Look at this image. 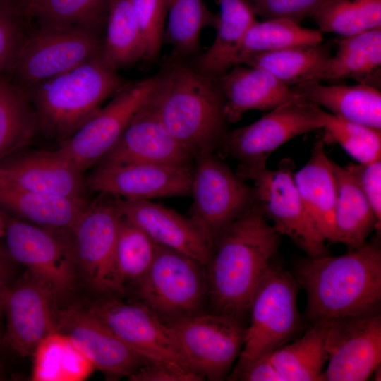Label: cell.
Returning a JSON list of instances; mask_svg holds the SVG:
<instances>
[{
	"label": "cell",
	"mask_w": 381,
	"mask_h": 381,
	"mask_svg": "<svg viewBox=\"0 0 381 381\" xmlns=\"http://www.w3.org/2000/svg\"><path fill=\"white\" fill-rule=\"evenodd\" d=\"M102 49L98 32L38 27L27 33L6 74L27 89L102 55Z\"/></svg>",
	"instance_id": "8"
},
{
	"label": "cell",
	"mask_w": 381,
	"mask_h": 381,
	"mask_svg": "<svg viewBox=\"0 0 381 381\" xmlns=\"http://www.w3.org/2000/svg\"><path fill=\"white\" fill-rule=\"evenodd\" d=\"M32 356L34 381H82L95 368L66 335L57 331L37 346Z\"/></svg>",
	"instance_id": "33"
},
{
	"label": "cell",
	"mask_w": 381,
	"mask_h": 381,
	"mask_svg": "<svg viewBox=\"0 0 381 381\" xmlns=\"http://www.w3.org/2000/svg\"><path fill=\"white\" fill-rule=\"evenodd\" d=\"M323 114L322 108L295 95L255 122L228 131L222 147L241 166H266L270 155L289 140L322 129Z\"/></svg>",
	"instance_id": "11"
},
{
	"label": "cell",
	"mask_w": 381,
	"mask_h": 381,
	"mask_svg": "<svg viewBox=\"0 0 381 381\" xmlns=\"http://www.w3.org/2000/svg\"><path fill=\"white\" fill-rule=\"evenodd\" d=\"M325 349L322 381L368 380L381 363L380 313L328 320Z\"/></svg>",
	"instance_id": "13"
},
{
	"label": "cell",
	"mask_w": 381,
	"mask_h": 381,
	"mask_svg": "<svg viewBox=\"0 0 381 381\" xmlns=\"http://www.w3.org/2000/svg\"><path fill=\"white\" fill-rule=\"evenodd\" d=\"M131 83L102 54L24 90L35 108L40 130L61 141Z\"/></svg>",
	"instance_id": "4"
},
{
	"label": "cell",
	"mask_w": 381,
	"mask_h": 381,
	"mask_svg": "<svg viewBox=\"0 0 381 381\" xmlns=\"http://www.w3.org/2000/svg\"><path fill=\"white\" fill-rule=\"evenodd\" d=\"M157 78L147 104L174 138L193 158L222 147L228 131L218 79L180 60Z\"/></svg>",
	"instance_id": "3"
},
{
	"label": "cell",
	"mask_w": 381,
	"mask_h": 381,
	"mask_svg": "<svg viewBox=\"0 0 381 381\" xmlns=\"http://www.w3.org/2000/svg\"><path fill=\"white\" fill-rule=\"evenodd\" d=\"M1 378V371H0V379Z\"/></svg>",
	"instance_id": "51"
},
{
	"label": "cell",
	"mask_w": 381,
	"mask_h": 381,
	"mask_svg": "<svg viewBox=\"0 0 381 381\" xmlns=\"http://www.w3.org/2000/svg\"><path fill=\"white\" fill-rule=\"evenodd\" d=\"M147 103L133 116L115 145L97 163L98 165L194 164L192 155L164 128Z\"/></svg>",
	"instance_id": "21"
},
{
	"label": "cell",
	"mask_w": 381,
	"mask_h": 381,
	"mask_svg": "<svg viewBox=\"0 0 381 381\" xmlns=\"http://www.w3.org/2000/svg\"><path fill=\"white\" fill-rule=\"evenodd\" d=\"M134 285L138 302L166 324L205 313L208 301L206 267L161 246L147 272Z\"/></svg>",
	"instance_id": "5"
},
{
	"label": "cell",
	"mask_w": 381,
	"mask_h": 381,
	"mask_svg": "<svg viewBox=\"0 0 381 381\" xmlns=\"http://www.w3.org/2000/svg\"><path fill=\"white\" fill-rule=\"evenodd\" d=\"M301 98L346 120L381 130L380 90L365 83L324 85L320 82L291 87Z\"/></svg>",
	"instance_id": "25"
},
{
	"label": "cell",
	"mask_w": 381,
	"mask_h": 381,
	"mask_svg": "<svg viewBox=\"0 0 381 381\" xmlns=\"http://www.w3.org/2000/svg\"><path fill=\"white\" fill-rule=\"evenodd\" d=\"M2 306L0 304V344H3V335L4 331L2 329V316H3Z\"/></svg>",
	"instance_id": "49"
},
{
	"label": "cell",
	"mask_w": 381,
	"mask_h": 381,
	"mask_svg": "<svg viewBox=\"0 0 381 381\" xmlns=\"http://www.w3.org/2000/svg\"><path fill=\"white\" fill-rule=\"evenodd\" d=\"M320 30L303 28L286 19L256 20L248 30L241 42L237 65L244 64L252 55L300 45L322 43Z\"/></svg>",
	"instance_id": "38"
},
{
	"label": "cell",
	"mask_w": 381,
	"mask_h": 381,
	"mask_svg": "<svg viewBox=\"0 0 381 381\" xmlns=\"http://www.w3.org/2000/svg\"><path fill=\"white\" fill-rule=\"evenodd\" d=\"M114 198L89 204L71 228L77 260L99 291H114V257L122 215Z\"/></svg>",
	"instance_id": "18"
},
{
	"label": "cell",
	"mask_w": 381,
	"mask_h": 381,
	"mask_svg": "<svg viewBox=\"0 0 381 381\" xmlns=\"http://www.w3.org/2000/svg\"><path fill=\"white\" fill-rule=\"evenodd\" d=\"M7 251L15 261L44 284L54 295L64 294L74 283V259L69 248L44 227L6 219Z\"/></svg>",
	"instance_id": "16"
},
{
	"label": "cell",
	"mask_w": 381,
	"mask_h": 381,
	"mask_svg": "<svg viewBox=\"0 0 381 381\" xmlns=\"http://www.w3.org/2000/svg\"><path fill=\"white\" fill-rule=\"evenodd\" d=\"M227 123H236L250 110H271L295 95L291 87L267 71L236 65L217 78Z\"/></svg>",
	"instance_id": "23"
},
{
	"label": "cell",
	"mask_w": 381,
	"mask_h": 381,
	"mask_svg": "<svg viewBox=\"0 0 381 381\" xmlns=\"http://www.w3.org/2000/svg\"><path fill=\"white\" fill-rule=\"evenodd\" d=\"M88 310L148 361L174 363L193 371L171 328L143 303L111 298L94 303Z\"/></svg>",
	"instance_id": "14"
},
{
	"label": "cell",
	"mask_w": 381,
	"mask_h": 381,
	"mask_svg": "<svg viewBox=\"0 0 381 381\" xmlns=\"http://www.w3.org/2000/svg\"><path fill=\"white\" fill-rule=\"evenodd\" d=\"M256 16L267 19H286L300 24L313 16L327 0H249Z\"/></svg>",
	"instance_id": "43"
},
{
	"label": "cell",
	"mask_w": 381,
	"mask_h": 381,
	"mask_svg": "<svg viewBox=\"0 0 381 381\" xmlns=\"http://www.w3.org/2000/svg\"><path fill=\"white\" fill-rule=\"evenodd\" d=\"M83 173L56 150L34 152L8 163H0V179L16 186L48 195L83 198Z\"/></svg>",
	"instance_id": "22"
},
{
	"label": "cell",
	"mask_w": 381,
	"mask_h": 381,
	"mask_svg": "<svg viewBox=\"0 0 381 381\" xmlns=\"http://www.w3.org/2000/svg\"><path fill=\"white\" fill-rule=\"evenodd\" d=\"M337 51L332 56L321 80L351 79L380 87L381 27L337 40Z\"/></svg>",
	"instance_id": "29"
},
{
	"label": "cell",
	"mask_w": 381,
	"mask_h": 381,
	"mask_svg": "<svg viewBox=\"0 0 381 381\" xmlns=\"http://www.w3.org/2000/svg\"><path fill=\"white\" fill-rule=\"evenodd\" d=\"M109 0H35L26 5L28 18L41 28H82L99 33Z\"/></svg>",
	"instance_id": "36"
},
{
	"label": "cell",
	"mask_w": 381,
	"mask_h": 381,
	"mask_svg": "<svg viewBox=\"0 0 381 381\" xmlns=\"http://www.w3.org/2000/svg\"><path fill=\"white\" fill-rule=\"evenodd\" d=\"M318 140L306 164L294 173V179L308 215L320 236L334 243L337 182L332 160Z\"/></svg>",
	"instance_id": "24"
},
{
	"label": "cell",
	"mask_w": 381,
	"mask_h": 381,
	"mask_svg": "<svg viewBox=\"0 0 381 381\" xmlns=\"http://www.w3.org/2000/svg\"><path fill=\"white\" fill-rule=\"evenodd\" d=\"M313 17L320 32L351 36L381 27V0H327Z\"/></svg>",
	"instance_id": "39"
},
{
	"label": "cell",
	"mask_w": 381,
	"mask_h": 381,
	"mask_svg": "<svg viewBox=\"0 0 381 381\" xmlns=\"http://www.w3.org/2000/svg\"><path fill=\"white\" fill-rule=\"evenodd\" d=\"M6 222V220L4 219L3 216L0 213V238L3 236H5Z\"/></svg>",
	"instance_id": "48"
},
{
	"label": "cell",
	"mask_w": 381,
	"mask_h": 381,
	"mask_svg": "<svg viewBox=\"0 0 381 381\" xmlns=\"http://www.w3.org/2000/svg\"><path fill=\"white\" fill-rule=\"evenodd\" d=\"M157 79V75L150 77L121 89L74 133L59 141L56 150L83 174L115 145L131 119L149 100Z\"/></svg>",
	"instance_id": "10"
},
{
	"label": "cell",
	"mask_w": 381,
	"mask_h": 381,
	"mask_svg": "<svg viewBox=\"0 0 381 381\" xmlns=\"http://www.w3.org/2000/svg\"><path fill=\"white\" fill-rule=\"evenodd\" d=\"M33 1H35V0H26V5L31 3V2H32Z\"/></svg>",
	"instance_id": "50"
},
{
	"label": "cell",
	"mask_w": 381,
	"mask_h": 381,
	"mask_svg": "<svg viewBox=\"0 0 381 381\" xmlns=\"http://www.w3.org/2000/svg\"><path fill=\"white\" fill-rule=\"evenodd\" d=\"M332 56L329 48L320 43L254 54L244 64L263 68L292 87L320 82Z\"/></svg>",
	"instance_id": "30"
},
{
	"label": "cell",
	"mask_w": 381,
	"mask_h": 381,
	"mask_svg": "<svg viewBox=\"0 0 381 381\" xmlns=\"http://www.w3.org/2000/svg\"><path fill=\"white\" fill-rule=\"evenodd\" d=\"M53 296L52 291L29 272L12 284L1 304L6 318L3 344L22 356H32L37 346L56 332Z\"/></svg>",
	"instance_id": "17"
},
{
	"label": "cell",
	"mask_w": 381,
	"mask_h": 381,
	"mask_svg": "<svg viewBox=\"0 0 381 381\" xmlns=\"http://www.w3.org/2000/svg\"><path fill=\"white\" fill-rule=\"evenodd\" d=\"M0 0V75L6 74L28 32H25L23 14L26 2Z\"/></svg>",
	"instance_id": "41"
},
{
	"label": "cell",
	"mask_w": 381,
	"mask_h": 381,
	"mask_svg": "<svg viewBox=\"0 0 381 381\" xmlns=\"http://www.w3.org/2000/svg\"><path fill=\"white\" fill-rule=\"evenodd\" d=\"M167 14L163 41L183 58L198 52L202 30L215 28L218 21V14L209 10L203 0H167Z\"/></svg>",
	"instance_id": "37"
},
{
	"label": "cell",
	"mask_w": 381,
	"mask_h": 381,
	"mask_svg": "<svg viewBox=\"0 0 381 381\" xmlns=\"http://www.w3.org/2000/svg\"><path fill=\"white\" fill-rule=\"evenodd\" d=\"M190 368L203 380H223L244 342L243 322L229 315L201 313L167 324Z\"/></svg>",
	"instance_id": "12"
},
{
	"label": "cell",
	"mask_w": 381,
	"mask_h": 381,
	"mask_svg": "<svg viewBox=\"0 0 381 381\" xmlns=\"http://www.w3.org/2000/svg\"><path fill=\"white\" fill-rule=\"evenodd\" d=\"M145 50V59H155L163 42L167 0H130Z\"/></svg>",
	"instance_id": "42"
},
{
	"label": "cell",
	"mask_w": 381,
	"mask_h": 381,
	"mask_svg": "<svg viewBox=\"0 0 381 381\" xmlns=\"http://www.w3.org/2000/svg\"><path fill=\"white\" fill-rule=\"evenodd\" d=\"M116 202L122 217L157 244L190 256L205 266L208 264L213 246L189 217L150 200L116 198Z\"/></svg>",
	"instance_id": "20"
},
{
	"label": "cell",
	"mask_w": 381,
	"mask_h": 381,
	"mask_svg": "<svg viewBox=\"0 0 381 381\" xmlns=\"http://www.w3.org/2000/svg\"><path fill=\"white\" fill-rule=\"evenodd\" d=\"M102 57L114 69L145 59L143 37L130 0H109Z\"/></svg>",
	"instance_id": "34"
},
{
	"label": "cell",
	"mask_w": 381,
	"mask_h": 381,
	"mask_svg": "<svg viewBox=\"0 0 381 381\" xmlns=\"http://www.w3.org/2000/svg\"><path fill=\"white\" fill-rule=\"evenodd\" d=\"M345 167L368 199L381 229V159L365 164L350 163Z\"/></svg>",
	"instance_id": "44"
},
{
	"label": "cell",
	"mask_w": 381,
	"mask_h": 381,
	"mask_svg": "<svg viewBox=\"0 0 381 381\" xmlns=\"http://www.w3.org/2000/svg\"><path fill=\"white\" fill-rule=\"evenodd\" d=\"M337 182L333 243L349 250L363 246L374 230L380 234L375 215L357 181L345 167L332 162Z\"/></svg>",
	"instance_id": "28"
},
{
	"label": "cell",
	"mask_w": 381,
	"mask_h": 381,
	"mask_svg": "<svg viewBox=\"0 0 381 381\" xmlns=\"http://www.w3.org/2000/svg\"><path fill=\"white\" fill-rule=\"evenodd\" d=\"M132 381H200L201 377L177 363L148 361L128 377Z\"/></svg>",
	"instance_id": "45"
},
{
	"label": "cell",
	"mask_w": 381,
	"mask_h": 381,
	"mask_svg": "<svg viewBox=\"0 0 381 381\" xmlns=\"http://www.w3.org/2000/svg\"><path fill=\"white\" fill-rule=\"evenodd\" d=\"M193 164L133 163L98 165L85 183L92 190L123 199L152 200L188 196L190 195Z\"/></svg>",
	"instance_id": "15"
},
{
	"label": "cell",
	"mask_w": 381,
	"mask_h": 381,
	"mask_svg": "<svg viewBox=\"0 0 381 381\" xmlns=\"http://www.w3.org/2000/svg\"><path fill=\"white\" fill-rule=\"evenodd\" d=\"M294 168V162L286 158L275 169L238 165L236 174L253 183L257 205L280 236H288L307 256L329 255L303 204Z\"/></svg>",
	"instance_id": "7"
},
{
	"label": "cell",
	"mask_w": 381,
	"mask_h": 381,
	"mask_svg": "<svg viewBox=\"0 0 381 381\" xmlns=\"http://www.w3.org/2000/svg\"><path fill=\"white\" fill-rule=\"evenodd\" d=\"M279 245V234L256 202L221 234L205 266L213 313L243 322Z\"/></svg>",
	"instance_id": "1"
},
{
	"label": "cell",
	"mask_w": 381,
	"mask_h": 381,
	"mask_svg": "<svg viewBox=\"0 0 381 381\" xmlns=\"http://www.w3.org/2000/svg\"><path fill=\"white\" fill-rule=\"evenodd\" d=\"M157 244L140 228L121 217L114 257V292L123 293L147 272L157 251Z\"/></svg>",
	"instance_id": "35"
},
{
	"label": "cell",
	"mask_w": 381,
	"mask_h": 381,
	"mask_svg": "<svg viewBox=\"0 0 381 381\" xmlns=\"http://www.w3.org/2000/svg\"><path fill=\"white\" fill-rule=\"evenodd\" d=\"M298 288L294 276L272 261L252 298L238 362L270 354L297 334L302 323Z\"/></svg>",
	"instance_id": "6"
},
{
	"label": "cell",
	"mask_w": 381,
	"mask_h": 381,
	"mask_svg": "<svg viewBox=\"0 0 381 381\" xmlns=\"http://www.w3.org/2000/svg\"><path fill=\"white\" fill-rule=\"evenodd\" d=\"M325 143H335L358 163L381 159V130L337 116L324 110Z\"/></svg>",
	"instance_id": "40"
},
{
	"label": "cell",
	"mask_w": 381,
	"mask_h": 381,
	"mask_svg": "<svg viewBox=\"0 0 381 381\" xmlns=\"http://www.w3.org/2000/svg\"><path fill=\"white\" fill-rule=\"evenodd\" d=\"M228 380L284 381L269 358V354L246 362H238Z\"/></svg>",
	"instance_id": "46"
},
{
	"label": "cell",
	"mask_w": 381,
	"mask_h": 381,
	"mask_svg": "<svg viewBox=\"0 0 381 381\" xmlns=\"http://www.w3.org/2000/svg\"><path fill=\"white\" fill-rule=\"evenodd\" d=\"M189 218L214 247L221 234L256 201L253 187L214 152L194 158Z\"/></svg>",
	"instance_id": "9"
},
{
	"label": "cell",
	"mask_w": 381,
	"mask_h": 381,
	"mask_svg": "<svg viewBox=\"0 0 381 381\" xmlns=\"http://www.w3.org/2000/svg\"><path fill=\"white\" fill-rule=\"evenodd\" d=\"M327 320L312 323L301 338L269 354L284 381H321L327 361Z\"/></svg>",
	"instance_id": "32"
},
{
	"label": "cell",
	"mask_w": 381,
	"mask_h": 381,
	"mask_svg": "<svg viewBox=\"0 0 381 381\" xmlns=\"http://www.w3.org/2000/svg\"><path fill=\"white\" fill-rule=\"evenodd\" d=\"M220 12L211 46L196 59L199 72L217 78L237 65L241 42L255 23L256 14L249 0H217Z\"/></svg>",
	"instance_id": "26"
},
{
	"label": "cell",
	"mask_w": 381,
	"mask_h": 381,
	"mask_svg": "<svg viewBox=\"0 0 381 381\" xmlns=\"http://www.w3.org/2000/svg\"><path fill=\"white\" fill-rule=\"evenodd\" d=\"M56 331L66 335L95 368L127 376L150 361L133 350L88 309L71 307L56 315Z\"/></svg>",
	"instance_id": "19"
},
{
	"label": "cell",
	"mask_w": 381,
	"mask_h": 381,
	"mask_svg": "<svg viewBox=\"0 0 381 381\" xmlns=\"http://www.w3.org/2000/svg\"><path fill=\"white\" fill-rule=\"evenodd\" d=\"M294 277L306 294V318L314 323L380 313L381 249L365 243L340 256H306L294 264Z\"/></svg>",
	"instance_id": "2"
},
{
	"label": "cell",
	"mask_w": 381,
	"mask_h": 381,
	"mask_svg": "<svg viewBox=\"0 0 381 381\" xmlns=\"http://www.w3.org/2000/svg\"><path fill=\"white\" fill-rule=\"evenodd\" d=\"M40 130L35 108L26 92L7 75H0V163L25 147Z\"/></svg>",
	"instance_id": "31"
},
{
	"label": "cell",
	"mask_w": 381,
	"mask_h": 381,
	"mask_svg": "<svg viewBox=\"0 0 381 381\" xmlns=\"http://www.w3.org/2000/svg\"><path fill=\"white\" fill-rule=\"evenodd\" d=\"M11 258L8 251L5 252L0 248V304H2L4 295L8 287L12 284L11 267L9 262Z\"/></svg>",
	"instance_id": "47"
},
{
	"label": "cell",
	"mask_w": 381,
	"mask_h": 381,
	"mask_svg": "<svg viewBox=\"0 0 381 381\" xmlns=\"http://www.w3.org/2000/svg\"><path fill=\"white\" fill-rule=\"evenodd\" d=\"M88 205L84 198L37 193L0 179V206L44 228L71 229Z\"/></svg>",
	"instance_id": "27"
}]
</instances>
